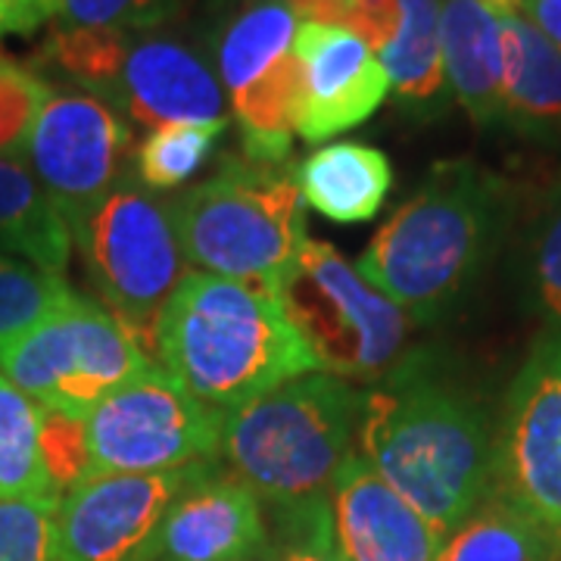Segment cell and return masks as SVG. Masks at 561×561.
Instances as JSON below:
<instances>
[{"instance_id":"1","label":"cell","mask_w":561,"mask_h":561,"mask_svg":"<svg viewBox=\"0 0 561 561\" xmlns=\"http://www.w3.org/2000/svg\"><path fill=\"white\" fill-rule=\"evenodd\" d=\"M359 456L440 537L493 496L496 427L459 383L424 375L405 359L362 397Z\"/></svg>"},{"instance_id":"2","label":"cell","mask_w":561,"mask_h":561,"mask_svg":"<svg viewBox=\"0 0 561 561\" xmlns=\"http://www.w3.org/2000/svg\"><path fill=\"white\" fill-rule=\"evenodd\" d=\"M157 362L225 415L319 371L275 284L187 272L157 321Z\"/></svg>"},{"instance_id":"3","label":"cell","mask_w":561,"mask_h":561,"mask_svg":"<svg viewBox=\"0 0 561 561\" xmlns=\"http://www.w3.org/2000/svg\"><path fill=\"white\" fill-rule=\"evenodd\" d=\"M512 209L500 175L471 160L437 162L383 221L356 272L415 321H434L481 275Z\"/></svg>"},{"instance_id":"4","label":"cell","mask_w":561,"mask_h":561,"mask_svg":"<svg viewBox=\"0 0 561 561\" xmlns=\"http://www.w3.org/2000/svg\"><path fill=\"white\" fill-rule=\"evenodd\" d=\"M362 397L350 381L312 371L225 415L221 456L272 508L328 500L353 453Z\"/></svg>"},{"instance_id":"5","label":"cell","mask_w":561,"mask_h":561,"mask_svg":"<svg viewBox=\"0 0 561 561\" xmlns=\"http://www.w3.org/2000/svg\"><path fill=\"white\" fill-rule=\"evenodd\" d=\"M165 206L184 260L219 278L278 287L309 241L306 203L284 165L231 157Z\"/></svg>"},{"instance_id":"6","label":"cell","mask_w":561,"mask_h":561,"mask_svg":"<svg viewBox=\"0 0 561 561\" xmlns=\"http://www.w3.org/2000/svg\"><path fill=\"white\" fill-rule=\"evenodd\" d=\"M278 294L319 371L341 381H387L405 362L415 319L365 284L331 243H302Z\"/></svg>"},{"instance_id":"7","label":"cell","mask_w":561,"mask_h":561,"mask_svg":"<svg viewBox=\"0 0 561 561\" xmlns=\"http://www.w3.org/2000/svg\"><path fill=\"white\" fill-rule=\"evenodd\" d=\"M84 272L125 331L157 362V321L187 275L169 206L140 181H122L72 225Z\"/></svg>"},{"instance_id":"8","label":"cell","mask_w":561,"mask_h":561,"mask_svg":"<svg viewBox=\"0 0 561 561\" xmlns=\"http://www.w3.org/2000/svg\"><path fill=\"white\" fill-rule=\"evenodd\" d=\"M150 365L125 324L79 294L60 312L0 343V371L38 409L76 419Z\"/></svg>"},{"instance_id":"9","label":"cell","mask_w":561,"mask_h":561,"mask_svg":"<svg viewBox=\"0 0 561 561\" xmlns=\"http://www.w3.org/2000/svg\"><path fill=\"white\" fill-rule=\"evenodd\" d=\"M91 474H160L221 456L225 412L187 393L162 365L144 368L84 415Z\"/></svg>"},{"instance_id":"10","label":"cell","mask_w":561,"mask_h":561,"mask_svg":"<svg viewBox=\"0 0 561 561\" xmlns=\"http://www.w3.org/2000/svg\"><path fill=\"white\" fill-rule=\"evenodd\" d=\"M493 496L540 524L561 556V324L530 346L505 397L493 446Z\"/></svg>"},{"instance_id":"11","label":"cell","mask_w":561,"mask_h":561,"mask_svg":"<svg viewBox=\"0 0 561 561\" xmlns=\"http://www.w3.org/2000/svg\"><path fill=\"white\" fill-rule=\"evenodd\" d=\"M20 160L69 228L135 172L131 131L119 113L94 94H50L22 144Z\"/></svg>"},{"instance_id":"12","label":"cell","mask_w":561,"mask_h":561,"mask_svg":"<svg viewBox=\"0 0 561 561\" xmlns=\"http://www.w3.org/2000/svg\"><path fill=\"white\" fill-rule=\"evenodd\" d=\"M203 461L160 474H88L57 505L62 561H157L162 527Z\"/></svg>"},{"instance_id":"13","label":"cell","mask_w":561,"mask_h":561,"mask_svg":"<svg viewBox=\"0 0 561 561\" xmlns=\"http://www.w3.org/2000/svg\"><path fill=\"white\" fill-rule=\"evenodd\" d=\"M294 54L302 76L294 128L309 144L362 125L390 94L381 57L346 25L300 22Z\"/></svg>"},{"instance_id":"14","label":"cell","mask_w":561,"mask_h":561,"mask_svg":"<svg viewBox=\"0 0 561 561\" xmlns=\"http://www.w3.org/2000/svg\"><path fill=\"white\" fill-rule=\"evenodd\" d=\"M328 502L343 561H434L440 552V534L359 453L343 459Z\"/></svg>"},{"instance_id":"15","label":"cell","mask_w":561,"mask_h":561,"mask_svg":"<svg viewBox=\"0 0 561 561\" xmlns=\"http://www.w3.org/2000/svg\"><path fill=\"white\" fill-rule=\"evenodd\" d=\"M265 552L260 496L241 478L203 461L165 518L157 561H256Z\"/></svg>"},{"instance_id":"16","label":"cell","mask_w":561,"mask_h":561,"mask_svg":"<svg viewBox=\"0 0 561 561\" xmlns=\"http://www.w3.org/2000/svg\"><path fill=\"white\" fill-rule=\"evenodd\" d=\"M113 106L135 125L225 119V88L194 47L165 35L131 38Z\"/></svg>"},{"instance_id":"17","label":"cell","mask_w":561,"mask_h":561,"mask_svg":"<svg viewBox=\"0 0 561 561\" xmlns=\"http://www.w3.org/2000/svg\"><path fill=\"white\" fill-rule=\"evenodd\" d=\"M443 66L453 98L478 128L502 122V28L481 0H440Z\"/></svg>"},{"instance_id":"18","label":"cell","mask_w":561,"mask_h":561,"mask_svg":"<svg viewBox=\"0 0 561 561\" xmlns=\"http://www.w3.org/2000/svg\"><path fill=\"white\" fill-rule=\"evenodd\" d=\"M502 122L518 135L552 140L561 135V54L522 13L500 16Z\"/></svg>"},{"instance_id":"19","label":"cell","mask_w":561,"mask_h":561,"mask_svg":"<svg viewBox=\"0 0 561 561\" xmlns=\"http://www.w3.org/2000/svg\"><path fill=\"white\" fill-rule=\"evenodd\" d=\"M306 206L324 219L356 225L375 219L393 187V165L378 147L341 140L309 153L297 169Z\"/></svg>"},{"instance_id":"20","label":"cell","mask_w":561,"mask_h":561,"mask_svg":"<svg viewBox=\"0 0 561 561\" xmlns=\"http://www.w3.org/2000/svg\"><path fill=\"white\" fill-rule=\"evenodd\" d=\"M390 94L415 119H437L453 101L440 41V0H400V28L381 54Z\"/></svg>"},{"instance_id":"21","label":"cell","mask_w":561,"mask_h":561,"mask_svg":"<svg viewBox=\"0 0 561 561\" xmlns=\"http://www.w3.org/2000/svg\"><path fill=\"white\" fill-rule=\"evenodd\" d=\"M0 250L60 275L72 256V228L20 157H0Z\"/></svg>"},{"instance_id":"22","label":"cell","mask_w":561,"mask_h":561,"mask_svg":"<svg viewBox=\"0 0 561 561\" xmlns=\"http://www.w3.org/2000/svg\"><path fill=\"white\" fill-rule=\"evenodd\" d=\"M297 25L300 22L284 0H247L238 16L225 25L216 50L225 91L238 94L287 57L294 50Z\"/></svg>"},{"instance_id":"23","label":"cell","mask_w":561,"mask_h":561,"mask_svg":"<svg viewBox=\"0 0 561 561\" xmlns=\"http://www.w3.org/2000/svg\"><path fill=\"white\" fill-rule=\"evenodd\" d=\"M434 561H561L556 540L508 502L490 500L446 534Z\"/></svg>"},{"instance_id":"24","label":"cell","mask_w":561,"mask_h":561,"mask_svg":"<svg viewBox=\"0 0 561 561\" xmlns=\"http://www.w3.org/2000/svg\"><path fill=\"white\" fill-rule=\"evenodd\" d=\"M0 500H57L41 459V409L0 371Z\"/></svg>"},{"instance_id":"25","label":"cell","mask_w":561,"mask_h":561,"mask_svg":"<svg viewBox=\"0 0 561 561\" xmlns=\"http://www.w3.org/2000/svg\"><path fill=\"white\" fill-rule=\"evenodd\" d=\"M228 119L169 122L153 128L135 150V175L147 191H172L201 172L216 153Z\"/></svg>"},{"instance_id":"26","label":"cell","mask_w":561,"mask_h":561,"mask_svg":"<svg viewBox=\"0 0 561 561\" xmlns=\"http://www.w3.org/2000/svg\"><path fill=\"white\" fill-rule=\"evenodd\" d=\"M128 47H131L128 32L57 25L50 38L44 41V60L54 62L72 84L84 88V94H94L103 103H110L119 84Z\"/></svg>"},{"instance_id":"27","label":"cell","mask_w":561,"mask_h":561,"mask_svg":"<svg viewBox=\"0 0 561 561\" xmlns=\"http://www.w3.org/2000/svg\"><path fill=\"white\" fill-rule=\"evenodd\" d=\"M76 290L38 265L0 256V343L13 341L47 316L60 312Z\"/></svg>"},{"instance_id":"28","label":"cell","mask_w":561,"mask_h":561,"mask_svg":"<svg viewBox=\"0 0 561 561\" xmlns=\"http://www.w3.org/2000/svg\"><path fill=\"white\" fill-rule=\"evenodd\" d=\"M57 500H0V561H62Z\"/></svg>"},{"instance_id":"29","label":"cell","mask_w":561,"mask_h":561,"mask_svg":"<svg viewBox=\"0 0 561 561\" xmlns=\"http://www.w3.org/2000/svg\"><path fill=\"white\" fill-rule=\"evenodd\" d=\"M278 527L275 542L268 534L272 561H343L334 542V522H331V502H309L294 508H275Z\"/></svg>"},{"instance_id":"30","label":"cell","mask_w":561,"mask_h":561,"mask_svg":"<svg viewBox=\"0 0 561 561\" xmlns=\"http://www.w3.org/2000/svg\"><path fill=\"white\" fill-rule=\"evenodd\" d=\"M50 94L54 91L47 81L0 54V157H20L32 122L38 119Z\"/></svg>"},{"instance_id":"31","label":"cell","mask_w":561,"mask_h":561,"mask_svg":"<svg viewBox=\"0 0 561 561\" xmlns=\"http://www.w3.org/2000/svg\"><path fill=\"white\" fill-rule=\"evenodd\" d=\"M530 280L549 324H561V179L552 181L540 203L530 241Z\"/></svg>"},{"instance_id":"32","label":"cell","mask_w":561,"mask_h":561,"mask_svg":"<svg viewBox=\"0 0 561 561\" xmlns=\"http://www.w3.org/2000/svg\"><path fill=\"white\" fill-rule=\"evenodd\" d=\"M181 0H60L57 25L113 28V32H150L175 20Z\"/></svg>"},{"instance_id":"33","label":"cell","mask_w":561,"mask_h":561,"mask_svg":"<svg viewBox=\"0 0 561 561\" xmlns=\"http://www.w3.org/2000/svg\"><path fill=\"white\" fill-rule=\"evenodd\" d=\"M41 459L57 493H69L91 474V446L84 419L41 409Z\"/></svg>"},{"instance_id":"34","label":"cell","mask_w":561,"mask_h":561,"mask_svg":"<svg viewBox=\"0 0 561 561\" xmlns=\"http://www.w3.org/2000/svg\"><path fill=\"white\" fill-rule=\"evenodd\" d=\"M371 54H381L400 28V0H353L343 22Z\"/></svg>"},{"instance_id":"35","label":"cell","mask_w":561,"mask_h":561,"mask_svg":"<svg viewBox=\"0 0 561 561\" xmlns=\"http://www.w3.org/2000/svg\"><path fill=\"white\" fill-rule=\"evenodd\" d=\"M60 16V0H0V41L32 35Z\"/></svg>"},{"instance_id":"36","label":"cell","mask_w":561,"mask_h":561,"mask_svg":"<svg viewBox=\"0 0 561 561\" xmlns=\"http://www.w3.org/2000/svg\"><path fill=\"white\" fill-rule=\"evenodd\" d=\"M522 16L534 22L561 54V0H524Z\"/></svg>"},{"instance_id":"37","label":"cell","mask_w":561,"mask_h":561,"mask_svg":"<svg viewBox=\"0 0 561 561\" xmlns=\"http://www.w3.org/2000/svg\"><path fill=\"white\" fill-rule=\"evenodd\" d=\"M481 3L496 16H508V13H522L524 0H481Z\"/></svg>"}]
</instances>
